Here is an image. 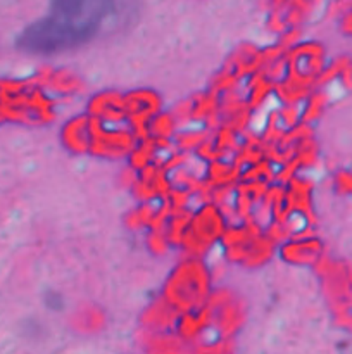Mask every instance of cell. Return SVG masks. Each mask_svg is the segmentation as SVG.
Wrapping results in <instances>:
<instances>
[{
    "label": "cell",
    "instance_id": "cell-1",
    "mask_svg": "<svg viewBox=\"0 0 352 354\" xmlns=\"http://www.w3.org/2000/svg\"><path fill=\"white\" fill-rule=\"evenodd\" d=\"M113 3L95 0H61L50 12L35 21L17 38V47L30 54H55L92 40L107 17Z\"/></svg>",
    "mask_w": 352,
    "mask_h": 354
}]
</instances>
